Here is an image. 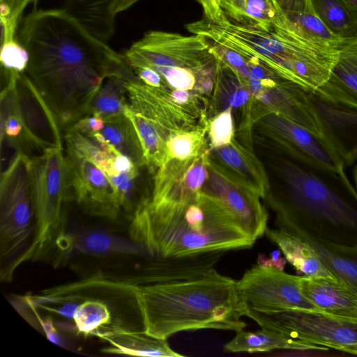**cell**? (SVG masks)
<instances>
[{"label":"cell","mask_w":357,"mask_h":357,"mask_svg":"<svg viewBox=\"0 0 357 357\" xmlns=\"http://www.w3.org/2000/svg\"><path fill=\"white\" fill-rule=\"evenodd\" d=\"M17 40L29 54L26 75L65 130L89 115L92 100L112 76L139 81L121 54L66 9L33 10Z\"/></svg>","instance_id":"cell-1"},{"label":"cell","mask_w":357,"mask_h":357,"mask_svg":"<svg viewBox=\"0 0 357 357\" xmlns=\"http://www.w3.org/2000/svg\"><path fill=\"white\" fill-rule=\"evenodd\" d=\"M278 142L282 190L271 199L278 228L357 245V191L344 169L331 167Z\"/></svg>","instance_id":"cell-2"},{"label":"cell","mask_w":357,"mask_h":357,"mask_svg":"<svg viewBox=\"0 0 357 357\" xmlns=\"http://www.w3.org/2000/svg\"><path fill=\"white\" fill-rule=\"evenodd\" d=\"M142 202L132 215L129 235L148 256L172 257L248 248L255 239L214 197L204 192L183 202Z\"/></svg>","instance_id":"cell-3"},{"label":"cell","mask_w":357,"mask_h":357,"mask_svg":"<svg viewBox=\"0 0 357 357\" xmlns=\"http://www.w3.org/2000/svg\"><path fill=\"white\" fill-rule=\"evenodd\" d=\"M135 296L144 333L156 338L205 328L238 332L246 326L236 281L215 268L194 279L137 285Z\"/></svg>","instance_id":"cell-4"},{"label":"cell","mask_w":357,"mask_h":357,"mask_svg":"<svg viewBox=\"0 0 357 357\" xmlns=\"http://www.w3.org/2000/svg\"><path fill=\"white\" fill-rule=\"evenodd\" d=\"M238 37L283 78L307 92L328 79L338 57L339 48L307 38L284 12L266 29L242 27Z\"/></svg>","instance_id":"cell-5"},{"label":"cell","mask_w":357,"mask_h":357,"mask_svg":"<svg viewBox=\"0 0 357 357\" xmlns=\"http://www.w3.org/2000/svg\"><path fill=\"white\" fill-rule=\"evenodd\" d=\"M31 158L35 228L31 243L7 273L10 280L17 266L45 257L63 233V205L66 195V166L62 148L45 151Z\"/></svg>","instance_id":"cell-6"},{"label":"cell","mask_w":357,"mask_h":357,"mask_svg":"<svg viewBox=\"0 0 357 357\" xmlns=\"http://www.w3.org/2000/svg\"><path fill=\"white\" fill-rule=\"evenodd\" d=\"M0 252L9 263L6 277L32 241L35 228L31 158L17 152L1 174L0 184Z\"/></svg>","instance_id":"cell-7"},{"label":"cell","mask_w":357,"mask_h":357,"mask_svg":"<svg viewBox=\"0 0 357 357\" xmlns=\"http://www.w3.org/2000/svg\"><path fill=\"white\" fill-rule=\"evenodd\" d=\"M245 316L255 321L261 328L328 349L357 354V318L321 310L303 309H246Z\"/></svg>","instance_id":"cell-8"},{"label":"cell","mask_w":357,"mask_h":357,"mask_svg":"<svg viewBox=\"0 0 357 357\" xmlns=\"http://www.w3.org/2000/svg\"><path fill=\"white\" fill-rule=\"evenodd\" d=\"M5 86L1 106L14 112L22 125L17 152L40 150L42 153L62 148L61 127L42 95L24 73L1 68Z\"/></svg>","instance_id":"cell-9"},{"label":"cell","mask_w":357,"mask_h":357,"mask_svg":"<svg viewBox=\"0 0 357 357\" xmlns=\"http://www.w3.org/2000/svg\"><path fill=\"white\" fill-rule=\"evenodd\" d=\"M132 68L146 66L198 67L215 63L218 59L205 37L184 36L163 31H150L123 54Z\"/></svg>","instance_id":"cell-10"},{"label":"cell","mask_w":357,"mask_h":357,"mask_svg":"<svg viewBox=\"0 0 357 357\" xmlns=\"http://www.w3.org/2000/svg\"><path fill=\"white\" fill-rule=\"evenodd\" d=\"M301 278L257 264L236 281V286L245 310H320L303 294Z\"/></svg>","instance_id":"cell-11"},{"label":"cell","mask_w":357,"mask_h":357,"mask_svg":"<svg viewBox=\"0 0 357 357\" xmlns=\"http://www.w3.org/2000/svg\"><path fill=\"white\" fill-rule=\"evenodd\" d=\"M66 195L86 213L116 218L121 211L115 188L105 173L90 158L66 146Z\"/></svg>","instance_id":"cell-12"},{"label":"cell","mask_w":357,"mask_h":357,"mask_svg":"<svg viewBox=\"0 0 357 357\" xmlns=\"http://www.w3.org/2000/svg\"><path fill=\"white\" fill-rule=\"evenodd\" d=\"M307 97L322 135L344 165H352L357 160V107L331 101L315 91L307 92Z\"/></svg>","instance_id":"cell-13"},{"label":"cell","mask_w":357,"mask_h":357,"mask_svg":"<svg viewBox=\"0 0 357 357\" xmlns=\"http://www.w3.org/2000/svg\"><path fill=\"white\" fill-rule=\"evenodd\" d=\"M207 195L216 199L236 218L243 229L257 240L265 234L268 214L258 193L244 183H234L215 169Z\"/></svg>","instance_id":"cell-14"},{"label":"cell","mask_w":357,"mask_h":357,"mask_svg":"<svg viewBox=\"0 0 357 357\" xmlns=\"http://www.w3.org/2000/svg\"><path fill=\"white\" fill-rule=\"evenodd\" d=\"M270 123L278 141L322 164L344 169V162L324 137L278 113L270 117Z\"/></svg>","instance_id":"cell-15"},{"label":"cell","mask_w":357,"mask_h":357,"mask_svg":"<svg viewBox=\"0 0 357 357\" xmlns=\"http://www.w3.org/2000/svg\"><path fill=\"white\" fill-rule=\"evenodd\" d=\"M314 91L331 101L357 107V36L342 43L328 79Z\"/></svg>","instance_id":"cell-16"},{"label":"cell","mask_w":357,"mask_h":357,"mask_svg":"<svg viewBox=\"0 0 357 357\" xmlns=\"http://www.w3.org/2000/svg\"><path fill=\"white\" fill-rule=\"evenodd\" d=\"M92 335L104 340L109 347L102 351L147 357H181L169 345L167 340L156 338L144 331L120 327H107L94 332Z\"/></svg>","instance_id":"cell-17"},{"label":"cell","mask_w":357,"mask_h":357,"mask_svg":"<svg viewBox=\"0 0 357 357\" xmlns=\"http://www.w3.org/2000/svg\"><path fill=\"white\" fill-rule=\"evenodd\" d=\"M265 234L298 273L305 276L341 282L322 263L310 245L297 235L281 229H266Z\"/></svg>","instance_id":"cell-18"},{"label":"cell","mask_w":357,"mask_h":357,"mask_svg":"<svg viewBox=\"0 0 357 357\" xmlns=\"http://www.w3.org/2000/svg\"><path fill=\"white\" fill-rule=\"evenodd\" d=\"M301 287L304 296L319 309L357 318V293L343 283L301 276Z\"/></svg>","instance_id":"cell-19"},{"label":"cell","mask_w":357,"mask_h":357,"mask_svg":"<svg viewBox=\"0 0 357 357\" xmlns=\"http://www.w3.org/2000/svg\"><path fill=\"white\" fill-rule=\"evenodd\" d=\"M230 352L262 353L275 349L293 351H326L328 347L291 338L278 331L261 328L255 332H236L235 337L225 345Z\"/></svg>","instance_id":"cell-20"},{"label":"cell","mask_w":357,"mask_h":357,"mask_svg":"<svg viewBox=\"0 0 357 357\" xmlns=\"http://www.w3.org/2000/svg\"><path fill=\"white\" fill-rule=\"evenodd\" d=\"M295 235L307 241L326 267L341 282L357 293V245L328 243L303 233Z\"/></svg>","instance_id":"cell-21"},{"label":"cell","mask_w":357,"mask_h":357,"mask_svg":"<svg viewBox=\"0 0 357 357\" xmlns=\"http://www.w3.org/2000/svg\"><path fill=\"white\" fill-rule=\"evenodd\" d=\"M220 6L229 22L262 29L283 13L275 0H220Z\"/></svg>","instance_id":"cell-22"},{"label":"cell","mask_w":357,"mask_h":357,"mask_svg":"<svg viewBox=\"0 0 357 357\" xmlns=\"http://www.w3.org/2000/svg\"><path fill=\"white\" fill-rule=\"evenodd\" d=\"M117 0H66L64 9L91 33L107 42L114 31L112 7Z\"/></svg>","instance_id":"cell-23"},{"label":"cell","mask_w":357,"mask_h":357,"mask_svg":"<svg viewBox=\"0 0 357 357\" xmlns=\"http://www.w3.org/2000/svg\"><path fill=\"white\" fill-rule=\"evenodd\" d=\"M66 243L79 252L97 257L146 253L133 241L129 242L100 229H86L73 238L67 235Z\"/></svg>","instance_id":"cell-24"},{"label":"cell","mask_w":357,"mask_h":357,"mask_svg":"<svg viewBox=\"0 0 357 357\" xmlns=\"http://www.w3.org/2000/svg\"><path fill=\"white\" fill-rule=\"evenodd\" d=\"M102 118L104 126L99 132L105 141L119 153L128 157L137 167L145 165L142 146L130 119L124 113Z\"/></svg>","instance_id":"cell-25"},{"label":"cell","mask_w":357,"mask_h":357,"mask_svg":"<svg viewBox=\"0 0 357 357\" xmlns=\"http://www.w3.org/2000/svg\"><path fill=\"white\" fill-rule=\"evenodd\" d=\"M313 13L342 40L357 36V18L342 0H310Z\"/></svg>","instance_id":"cell-26"},{"label":"cell","mask_w":357,"mask_h":357,"mask_svg":"<svg viewBox=\"0 0 357 357\" xmlns=\"http://www.w3.org/2000/svg\"><path fill=\"white\" fill-rule=\"evenodd\" d=\"M127 82L128 80L118 76L106 79L91 102L89 115L105 117L124 113L127 104Z\"/></svg>","instance_id":"cell-27"},{"label":"cell","mask_w":357,"mask_h":357,"mask_svg":"<svg viewBox=\"0 0 357 357\" xmlns=\"http://www.w3.org/2000/svg\"><path fill=\"white\" fill-rule=\"evenodd\" d=\"M284 13L303 35L317 43L339 48L344 42L313 12Z\"/></svg>","instance_id":"cell-28"},{"label":"cell","mask_w":357,"mask_h":357,"mask_svg":"<svg viewBox=\"0 0 357 357\" xmlns=\"http://www.w3.org/2000/svg\"><path fill=\"white\" fill-rule=\"evenodd\" d=\"M38 0H0L1 26V42L4 43L17 37V31L26 6Z\"/></svg>","instance_id":"cell-29"},{"label":"cell","mask_w":357,"mask_h":357,"mask_svg":"<svg viewBox=\"0 0 357 357\" xmlns=\"http://www.w3.org/2000/svg\"><path fill=\"white\" fill-rule=\"evenodd\" d=\"M217 155L222 161L231 169L235 170L246 178L248 176L255 177L259 181L261 180L260 173L255 172L256 168L253 165L251 157L243 152L237 145L231 144L216 148ZM258 170V169H257Z\"/></svg>","instance_id":"cell-30"},{"label":"cell","mask_w":357,"mask_h":357,"mask_svg":"<svg viewBox=\"0 0 357 357\" xmlns=\"http://www.w3.org/2000/svg\"><path fill=\"white\" fill-rule=\"evenodd\" d=\"M199 142L197 135L192 132L172 134L166 142L167 158L180 160L192 159L197 153Z\"/></svg>","instance_id":"cell-31"},{"label":"cell","mask_w":357,"mask_h":357,"mask_svg":"<svg viewBox=\"0 0 357 357\" xmlns=\"http://www.w3.org/2000/svg\"><path fill=\"white\" fill-rule=\"evenodd\" d=\"M0 61L1 68L24 73L28 66L29 54L16 38L1 43Z\"/></svg>","instance_id":"cell-32"},{"label":"cell","mask_w":357,"mask_h":357,"mask_svg":"<svg viewBox=\"0 0 357 357\" xmlns=\"http://www.w3.org/2000/svg\"><path fill=\"white\" fill-rule=\"evenodd\" d=\"M234 134V126L231 108L217 115L209 126V137L213 148L227 145L231 142Z\"/></svg>","instance_id":"cell-33"},{"label":"cell","mask_w":357,"mask_h":357,"mask_svg":"<svg viewBox=\"0 0 357 357\" xmlns=\"http://www.w3.org/2000/svg\"><path fill=\"white\" fill-rule=\"evenodd\" d=\"M204 159H204L193 161L182 176L186 190L193 195H197L202 192L201 188L208 175Z\"/></svg>","instance_id":"cell-34"},{"label":"cell","mask_w":357,"mask_h":357,"mask_svg":"<svg viewBox=\"0 0 357 357\" xmlns=\"http://www.w3.org/2000/svg\"><path fill=\"white\" fill-rule=\"evenodd\" d=\"M24 302L34 313L36 319L38 321L39 324L41 328L43 330L45 335L48 340L59 347L66 348V340L56 329L52 320L50 317L45 318L40 317L33 305L25 301V300Z\"/></svg>","instance_id":"cell-35"},{"label":"cell","mask_w":357,"mask_h":357,"mask_svg":"<svg viewBox=\"0 0 357 357\" xmlns=\"http://www.w3.org/2000/svg\"><path fill=\"white\" fill-rule=\"evenodd\" d=\"M202 6L204 18L218 25H224L229 20L220 6V0H196Z\"/></svg>","instance_id":"cell-36"},{"label":"cell","mask_w":357,"mask_h":357,"mask_svg":"<svg viewBox=\"0 0 357 357\" xmlns=\"http://www.w3.org/2000/svg\"><path fill=\"white\" fill-rule=\"evenodd\" d=\"M142 83L155 88L162 89L164 82L160 75L153 68L142 66L132 68Z\"/></svg>","instance_id":"cell-37"},{"label":"cell","mask_w":357,"mask_h":357,"mask_svg":"<svg viewBox=\"0 0 357 357\" xmlns=\"http://www.w3.org/2000/svg\"><path fill=\"white\" fill-rule=\"evenodd\" d=\"M283 12H313L310 0H275Z\"/></svg>","instance_id":"cell-38"},{"label":"cell","mask_w":357,"mask_h":357,"mask_svg":"<svg viewBox=\"0 0 357 357\" xmlns=\"http://www.w3.org/2000/svg\"><path fill=\"white\" fill-rule=\"evenodd\" d=\"M257 264L272 266L283 271L287 259L285 257H281V253L279 250H274L271 253V257L270 258H267L260 255L257 259Z\"/></svg>","instance_id":"cell-39"},{"label":"cell","mask_w":357,"mask_h":357,"mask_svg":"<svg viewBox=\"0 0 357 357\" xmlns=\"http://www.w3.org/2000/svg\"><path fill=\"white\" fill-rule=\"evenodd\" d=\"M249 93L246 90L241 89L234 92L229 98V103L231 106L238 107L245 104L249 98Z\"/></svg>","instance_id":"cell-40"},{"label":"cell","mask_w":357,"mask_h":357,"mask_svg":"<svg viewBox=\"0 0 357 357\" xmlns=\"http://www.w3.org/2000/svg\"><path fill=\"white\" fill-rule=\"evenodd\" d=\"M139 1L140 0H117L113 5L112 14L116 17L118 13L127 10Z\"/></svg>","instance_id":"cell-41"},{"label":"cell","mask_w":357,"mask_h":357,"mask_svg":"<svg viewBox=\"0 0 357 357\" xmlns=\"http://www.w3.org/2000/svg\"><path fill=\"white\" fill-rule=\"evenodd\" d=\"M170 98L176 103L184 104L188 102L190 98L188 90L176 89L170 95Z\"/></svg>","instance_id":"cell-42"},{"label":"cell","mask_w":357,"mask_h":357,"mask_svg":"<svg viewBox=\"0 0 357 357\" xmlns=\"http://www.w3.org/2000/svg\"><path fill=\"white\" fill-rule=\"evenodd\" d=\"M250 86L255 91H260L264 88L261 79L250 78L247 81Z\"/></svg>","instance_id":"cell-43"},{"label":"cell","mask_w":357,"mask_h":357,"mask_svg":"<svg viewBox=\"0 0 357 357\" xmlns=\"http://www.w3.org/2000/svg\"><path fill=\"white\" fill-rule=\"evenodd\" d=\"M357 18V0H342Z\"/></svg>","instance_id":"cell-44"},{"label":"cell","mask_w":357,"mask_h":357,"mask_svg":"<svg viewBox=\"0 0 357 357\" xmlns=\"http://www.w3.org/2000/svg\"><path fill=\"white\" fill-rule=\"evenodd\" d=\"M354 181H355V183H356V188H357V167H356V169L354 170Z\"/></svg>","instance_id":"cell-45"}]
</instances>
